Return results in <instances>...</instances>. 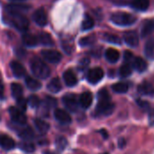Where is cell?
<instances>
[{"mask_svg":"<svg viewBox=\"0 0 154 154\" xmlns=\"http://www.w3.org/2000/svg\"><path fill=\"white\" fill-rule=\"evenodd\" d=\"M34 125L36 130L41 134H46L48 133V131L50 130V125L48 123H46L45 121H43L42 119L40 118H36L33 121Z\"/></svg>","mask_w":154,"mask_h":154,"instance_id":"22","label":"cell"},{"mask_svg":"<svg viewBox=\"0 0 154 154\" xmlns=\"http://www.w3.org/2000/svg\"><path fill=\"white\" fill-rule=\"evenodd\" d=\"M105 58L109 63H116L120 59V53L115 48H108L105 52Z\"/></svg>","mask_w":154,"mask_h":154,"instance_id":"19","label":"cell"},{"mask_svg":"<svg viewBox=\"0 0 154 154\" xmlns=\"http://www.w3.org/2000/svg\"><path fill=\"white\" fill-rule=\"evenodd\" d=\"M4 98V85L2 80L0 79V99Z\"/></svg>","mask_w":154,"mask_h":154,"instance_id":"42","label":"cell"},{"mask_svg":"<svg viewBox=\"0 0 154 154\" xmlns=\"http://www.w3.org/2000/svg\"><path fill=\"white\" fill-rule=\"evenodd\" d=\"M103 39L106 42H107L109 43H113V44H121V42H122V40L116 34L106 33V34H104Z\"/></svg>","mask_w":154,"mask_h":154,"instance_id":"34","label":"cell"},{"mask_svg":"<svg viewBox=\"0 0 154 154\" xmlns=\"http://www.w3.org/2000/svg\"><path fill=\"white\" fill-rule=\"evenodd\" d=\"M132 7L137 11H146L150 6V0H132Z\"/></svg>","mask_w":154,"mask_h":154,"instance_id":"25","label":"cell"},{"mask_svg":"<svg viewBox=\"0 0 154 154\" xmlns=\"http://www.w3.org/2000/svg\"><path fill=\"white\" fill-rule=\"evenodd\" d=\"M134 54L131 51H125L124 53V60H125V62L131 64V62L134 60Z\"/></svg>","mask_w":154,"mask_h":154,"instance_id":"39","label":"cell"},{"mask_svg":"<svg viewBox=\"0 0 154 154\" xmlns=\"http://www.w3.org/2000/svg\"><path fill=\"white\" fill-rule=\"evenodd\" d=\"M95 25V22H94V19L88 15V14H86L84 19H83V22H82V24H81V28H82V31H88V30H91Z\"/></svg>","mask_w":154,"mask_h":154,"instance_id":"31","label":"cell"},{"mask_svg":"<svg viewBox=\"0 0 154 154\" xmlns=\"http://www.w3.org/2000/svg\"><path fill=\"white\" fill-rule=\"evenodd\" d=\"M27 105H29L32 108H38L41 106V100L37 96L32 95L27 99Z\"/></svg>","mask_w":154,"mask_h":154,"instance_id":"36","label":"cell"},{"mask_svg":"<svg viewBox=\"0 0 154 154\" xmlns=\"http://www.w3.org/2000/svg\"><path fill=\"white\" fill-rule=\"evenodd\" d=\"M16 105H17V108L19 110H21L22 112H24L26 110V106H27V101L23 97L19 98L16 100Z\"/></svg>","mask_w":154,"mask_h":154,"instance_id":"37","label":"cell"},{"mask_svg":"<svg viewBox=\"0 0 154 154\" xmlns=\"http://www.w3.org/2000/svg\"><path fill=\"white\" fill-rule=\"evenodd\" d=\"M55 145H56V148H57L58 151L63 152L66 149L67 145H68V141H67V139L65 137L59 136V137H57V139L55 141Z\"/></svg>","mask_w":154,"mask_h":154,"instance_id":"33","label":"cell"},{"mask_svg":"<svg viewBox=\"0 0 154 154\" xmlns=\"http://www.w3.org/2000/svg\"><path fill=\"white\" fill-rule=\"evenodd\" d=\"M8 113H9L12 122L14 125H17L20 126V125H24L26 124L27 118H26V116L24 115V112H22L17 107H14V106L9 107Z\"/></svg>","mask_w":154,"mask_h":154,"instance_id":"6","label":"cell"},{"mask_svg":"<svg viewBox=\"0 0 154 154\" xmlns=\"http://www.w3.org/2000/svg\"><path fill=\"white\" fill-rule=\"evenodd\" d=\"M100 132H101V134L103 135V137H104V138H106H106L108 137V134H107L106 131H105V130H101Z\"/></svg>","mask_w":154,"mask_h":154,"instance_id":"43","label":"cell"},{"mask_svg":"<svg viewBox=\"0 0 154 154\" xmlns=\"http://www.w3.org/2000/svg\"><path fill=\"white\" fill-rule=\"evenodd\" d=\"M42 56L43 60L52 64L59 63L62 59L61 53L55 50H43L42 51Z\"/></svg>","mask_w":154,"mask_h":154,"instance_id":"8","label":"cell"},{"mask_svg":"<svg viewBox=\"0 0 154 154\" xmlns=\"http://www.w3.org/2000/svg\"><path fill=\"white\" fill-rule=\"evenodd\" d=\"M112 89L117 94H125L129 90V85L126 82H117L112 86Z\"/></svg>","mask_w":154,"mask_h":154,"instance_id":"29","label":"cell"},{"mask_svg":"<svg viewBox=\"0 0 154 154\" xmlns=\"http://www.w3.org/2000/svg\"><path fill=\"white\" fill-rule=\"evenodd\" d=\"M57 104H58L57 100L54 97H46L44 101H43V106L48 110L55 108L57 106Z\"/></svg>","mask_w":154,"mask_h":154,"instance_id":"35","label":"cell"},{"mask_svg":"<svg viewBox=\"0 0 154 154\" xmlns=\"http://www.w3.org/2000/svg\"><path fill=\"white\" fill-rule=\"evenodd\" d=\"M10 68H11V70H12L13 75H14L15 78H17V79H21V78L24 77L25 74H26L25 68L23 67V64H21V63L18 62V61H15V60L11 61V63H10Z\"/></svg>","mask_w":154,"mask_h":154,"instance_id":"12","label":"cell"},{"mask_svg":"<svg viewBox=\"0 0 154 154\" xmlns=\"http://www.w3.org/2000/svg\"><path fill=\"white\" fill-rule=\"evenodd\" d=\"M7 22L16 30L22 32H26L29 28V20L22 13H16L7 10Z\"/></svg>","mask_w":154,"mask_h":154,"instance_id":"2","label":"cell"},{"mask_svg":"<svg viewBox=\"0 0 154 154\" xmlns=\"http://www.w3.org/2000/svg\"><path fill=\"white\" fill-rule=\"evenodd\" d=\"M38 37H39L40 44H42L43 46H53L54 45L53 39L50 33H48L46 32H42L38 34Z\"/></svg>","mask_w":154,"mask_h":154,"instance_id":"24","label":"cell"},{"mask_svg":"<svg viewBox=\"0 0 154 154\" xmlns=\"http://www.w3.org/2000/svg\"><path fill=\"white\" fill-rule=\"evenodd\" d=\"M0 147L5 151H10L15 147V143L10 136L6 134H0Z\"/></svg>","mask_w":154,"mask_h":154,"instance_id":"16","label":"cell"},{"mask_svg":"<svg viewBox=\"0 0 154 154\" xmlns=\"http://www.w3.org/2000/svg\"><path fill=\"white\" fill-rule=\"evenodd\" d=\"M24 125H20L21 129L18 130V136L23 140V141H31L33 137H34V134L33 131L32 130L31 127L29 126H25Z\"/></svg>","mask_w":154,"mask_h":154,"instance_id":"18","label":"cell"},{"mask_svg":"<svg viewBox=\"0 0 154 154\" xmlns=\"http://www.w3.org/2000/svg\"><path fill=\"white\" fill-rule=\"evenodd\" d=\"M19 147L22 151L25 152H32L35 150L34 144L31 141H23L19 143Z\"/></svg>","mask_w":154,"mask_h":154,"instance_id":"32","label":"cell"},{"mask_svg":"<svg viewBox=\"0 0 154 154\" xmlns=\"http://www.w3.org/2000/svg\"><path fill=\"white\" fill-rule=\"evenodd\" d=\"M144 54L149 59L154 60V39H149L144 46Z\"/></svg>","mask_w":154,"mask_h":154,"instance_id":"27","label":"cell"},{"mask_svg":"<svg viewBox=\"0 0 154 154\" xmlns=\"http://www.w3.org/2000/svg\"><path fill=\"white\" fill-rule=\"evenodd\" d=\"M54 118L58 123H60L62 125H69L72 122L71 116L69 114V112L63 109H55Z\"/></svg>","mask_w":154,"mask_h":154,"instance_id":"9","label":"cell"},{"mask_svg":"<svg viewBox=\"0 0 154 154\" xmlns=\"http://www.w3.org/2000/svg\"><path fill=\"white\" fill-rule=\"evenodd\" d=\"M23 89L20 84H18V83L11 84V94H12V97L15 100L23 97Z\"/></svg>","mask_w":154,"mask_h":154,"instance_id":"28","label":"cell"},{"mask_svg":"<svg viewBox=\"0 0 154 154\" xmlns=\"http://www.w3.org/2000/svg\"><path fill=\"white\" fill-rule=\"evenodd\" d=\"M47 89L53 94L59 93L61 90V82L59 78H53L47 85Z\"/></svg>","mask_w":154,"mask_h":154,"instance_id":"23","label":"cell"},{"mask_svg":"<svg viewBox=\"0 0 154 154\" xmlns=\"http://www.w3.org/2000/svg\"><path fill=\"white\" fill-rule=\"evenodd\" d=\"M137 103H138V105L141 106V107H143V108H149V103H147L146 101H143V100H141V99H138L137 100Z\"/></svg>","mask_w":154,"mask_h":154,"instance_id":"41","label":"cell"},{"mask_svg":"<svg viewBox=\"0 0 154 154\" xmlns=\"http://www.w3.org/2000/svg\"><path fill=\"white\" fill-rule=\"evenodd\" d=\"M115 105L111 100L109 92L102 88L97 93V105L96 107V114L98 116H108L113 114Z\"/></svg>","mask_w":154,"mask_h":154,"instance_id":"1","label":"cell"},{"mask_svg":"<svg viewBox=\"0 0 154 154\" xmlns=\"http://www.w3.org/2000/svg\"><path fill=\"white\" fill-rule=\"evenodd\" d=\"M88 64H89V60L88 59L85 58V59L81 60L80 62H79V69H80V70L85 69L88 66Z\"/></svg>","mask_w":154,"mask_h":154,"instance_id":"40","label":"cell"},{"mask_svg":"<svg viewBox=\"0 0 154 154\" xmlns=\"http://www.w3.org/2000/svg\"><path fill=\"white\" fill-rule=\"evenodd\" d=\"M132 73H133V67L130 63L125 62L119 69V75L123 79L130 77Z\"/></svg>","mask_w":154,"mask_h":154,"instance_id":"30","label":"cell"},{"mask_svg":"<svg viewBox=\"0 0 154 154\" xmlns=\"http://www.w3.org/2000/svg\"><path fill=\"white\" fill-rule=\"evenodd\" d=\"M43 154H55L54 152H50V151H45V152H43Z\"/></svg>","mask_w":154,"mask_h":154,"instance_id":"44","label":"cell"},{"mask_svg":"<svg viewBox=\"0 0 154 154\" xmlns=\"http://www.w3.org/2000/svg\"><path fill=\"white\" fill-rule=\"evenodd\" d=\"M12 1H17V2H22V1H24V0H12Z\"/></svg>","mask_w":154,"mask_h":154,"instance_id":"46","label":"cell"},{"mask_svg":"<svg viewBox=\"0 0 154 154\" xmlns=\"http://www.w3.org/2000/svg\"><path fill=\"white\" fill-rule=\"evenodd\" d=\"M63 80L65 82V85L68 87H74L78 84V78L76 74L71 69H67L63 73Z\"/></svg>","mask_w":154,"mask_h":154,"instance_id":"15","label":"cell"},{"mask_svg":"<svg viewBox=\"0 0 154 154\" xmlns=\"http://www.w3.org/2000/svg\"><path fill=\"white\" fill-rule=\"evenodd\" d=\"M32 21L39 26L43 27L48 23V16L43 8H39L32 14Z\"/></svg>","mask_w":154,"mask_h":154,"instance_id":"10","label":"cell"},{"mask_svg":"<svg viewBox=\"0 0 154 154\" xmlns=\"http://www.w3.org/2000/svg\"><path fill=\"white\" fill-rule=\"evenodd\" d=\"M22 39H23V44L26 45L27 47H35V46H37V45L40 44L38 35L33 34V33L24 32Z\"/></svg>","mask_w":154,"mask_h":154,"instance_id":"14","label":"cell"},{"mask_svg":"<svg viewBox=\"0 0 154 154\" xmlns=\"http://www.w3.org/2000/svg\"><path fill=\"white\" fill-rule=\"evenodd\" d=\"M150 117H151V120H152V121L154 122V113L152 114V115H151V116H150Z\"/></svg>","mask_w":154,"mask_h":154,"instance_id":"45","label":"cell"},{"mask_svg":"<svg viewBox=\"0 0 154 154\" xmlns=\"http://www.w3.org/2000/svg\"><path fill=\"white\" fill-rule=\"evenodd\" d=\"M30 68L32 73L38 79H45L51 75V69L48 65L38 57H33L31 60Z\"/></svg>","mask_w":154,"mask_h":154,"instance_id":"3","label":"cell"},{"mask_svg":"<svg viewBox=\"0 0 154 154\" xmlns=\"http://www.w3.org/2000/svg\"><path fill=\"white\" fill-rule=\"evenodd\" d=\"M132 67L134 70H136L139 73L144 72L147 69V62L145 60H143L141 57H135L134 60L132 61Z\"/></svg>","mask_w":154,"mask_h":154,"instance_id":"17","label":"cell"},{"mask_svg":"<svg viewBox=\"0 0 154 154\" xmlns=\"http://www.w3.org/2000/svg\"><path fill=\"white\" fill-rule=\"evenodd\" d=\"M124 42L132 48L136 47L139 44V36L134 31H128L124 33Z\"/></svg>","mask_w":154,"mask_h":154,"instance_id":"11","label":"cell"},{"mask_svg":"<svg viewBox=\"0 0 154 154\" xmlns=\"http://www.w3.org/2000/svg\"><path fill=\"white\" fill-rule=\"evenodd\" d=\"M110 20L113 23L118 26H131L135 23L137 17L130 13L116 12L111 15Z\"/></svg>","mask_w":154,"mask_h":154,"instance_id":"4","label":"cell"},{"mask_svg":"<svg viewBox=\"0 0 154 154\" xmlns=\"http://www.w3.org/2000/svg\"><path fill=\"white\" fill-rule=\"evenodd\" d=\"M154 32V20L150 19V20H146L143 26H142V30H141V35L142 37H147L149 35H151Z\"/></svg>","mask_w":154,"mask_h":154,"instance_id":"21","label":"cell"},{"mask_svg":"<svg viewBox=\"0 0 154 154\" xmlns=\"http://www.w3.org/2000/svg\"><path fill=\"white\" fill-rule=\"evenodd\" d=\"M62 103L65 108L67 109V111H69L71 113L77 112L79 107V98L77 97L75 94H72V93L65 94L62 97Z\"/></svg>","mask_w":154,"mask_h":154,"instance_id":"5","label":"cell"},{"mask_svg":"<svg viewBox=\"0 0 154 154\" xmlns=\"http://www.w3.org/2000/svg\"><path fill=\"white\" fill-rule=\"evenodd\" d=\"M101 154H109V153H107V152H105V153H101Z\"/></svg>","mask_w":154,"mask_h":154,"instance_id":"47","label":"cell"},{"mask_svg":"<svg viewBox=\"0 0 154 154\" xmlns=\"http://www.w3.org/2000/svg\"><path fill=\"white\" fill-rule=\"evenodd\" d=\"M94 42V39L93 37H85V38H82L80 41H79V44L83 47L85 46H88L90 44H92Z\"/></svg>","mask_w":154,"mask_h":154,"instance_id":"38","label":"cell"},{"mask_svg":"<svg viewBox=\"0 0 154 154\" xmlns=\"http://www.w3.org/2000/svg\"><path fill=\"white\" fill-rule=\"evenodd\" d=\"M104 76H105L104 70L99 67H96L88 70L87 74V80L90 84L96 85L103 79Z\"/></svg>","mask_w":154,"mask_h":154,"instance_id":"7","label":"cell"},{"mask_svg":"<svg viewBox=\"0 0 154 154\" xmlns=\"http://www.w3.org/2000/svg\"><path fill=\"white\" fill-rule=\"evenodd\" d=\"M138 92L143 96L152 97L154 95L153 86L150 82H143L138 86Z\"/></svg>","mask_w":154,"mask_h":154,"instance_id":"20","label":"cell"},{"mask_svg":"<svg viewBox=\"0 0 154 154\" xmlns=\"http://www.w3.org/2000/svg\"><path fill=\"white\" fill-rule=\"evenodd\" d=\"M79 106L83 109L89 108L91 106L92 103H93V95H92V93L89 92V91L83 92L79 97Z\"/></svg>","mask_w":154,"mask_h":154,"instance_id":"13","label":"cell"},{"mask_svg":"<svg viewBox=\"0 0 154 154\" xmlns=\"http://www.w3.org/2000/svg\"><path fill=\"white\" fill-rule=\"evenodd\" d=\"M25 85L32 91H37L42 88V84L39 80L29 76L25 78Z\"/></svg>","mask_w":154,"mask_h":154,"instance_id":"26","label":"cell"}]
</instances>
